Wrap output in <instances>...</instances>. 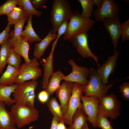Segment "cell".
I'll return each instance as SVG.
<instances>
[{"instance_id":"cell-1","label":"cell","mask_w":129,"mask_h":129,"mask_svg":"<svg viewBox=\"0 0 129 129\" xmlns=\"http://www.w3.org/2000/svg\"><path fill=\"white\" fill-rule=\"evenodd\" d=\"M73 14L70 5L67 0H54L50 15L53 33H56L64 22L70 20Z\"/></svg>"},{"instance_id":"cell-2","label":"cell","mask_w":129,"mask_h":129,"mask_svg":"<svg viewBox=\"0 0 129 129\" xmlns=\"http://www.w3.org/2000/svg\"><path fill=\"white\" fill-rule=\"evenodd\" d=\"M36 80L25 81L17 85L13 93V99L16 103L34 107L35 90L38 86Z\"/></svg>"},{"instance_id":"cell-3","label":"cell","mask_w":129,"mask_h":129,"mask_svg":"<svg viewBox=\"0 0 129 129\" xmlns=\"http://www.w3.org/2000/svg\"><path fill=\"white\" fill-rule=\"evenodd\" d=\"M11 112L18 128L36 121L39 117L38 112L35 107L16 103L11 105Z\"/></svg>"},{"instance_id":"cell-4","label":"cell","mask_w":129,"mask_h":129,"mask_svg":"<svg viewBox=\"0 0 129 129\" xmlns=\"http://www.w3.org/2000/svg\"><path fill=\"white\" fill-rule=\"evenodd\" d=\"M70 20L67 29L63 37L65 40H67L70 37L76 34L82 32L88 33L95 23L90 18L82 17L78 10L73 12Z\"/></svg>"},{"instance_id":"cell-5","label":"cell","mask_w":129,"mask_h":129,"mask_svg":"<svg viewBox=\"0 0 129 129\" xmlns=\"http://www.w3.org/2000/svg\"><path fill=\"white\" fill-rule=\"evenodd\" d=\"M89 70V79L87 84L84 86L83 92L85 96H94L99 99L106 95L109 89L112 86L113 84L110 83L103 86L96 70L92 68H90Z\"/></svg>"},{"instance_id":"cell-6","label":"cell","mask_w":129,"mask_h":129,"mask_svg":"<svg viewBox=\"0 0 129 129\" xmlns=\"http://www.w3.org/2000/svg\"><path fill=\"white\" fill-rule=\"evenodd\" d=\"M38 59L34 57L31 59L30 62L21 64L15 84L18 85L27 81L36 80L42 75V70L38 67Z\"/></svg>"},{"instance_id":"cell-7","label":"cell","mask_w":129,"mask_h":129,"mask_svg":"<svg viewBox=\"0 0 129 129\" xmlns=\"http://www.w3.org/2000/svg\"><path fill=\"white\" fill-rule=\"evenodd\" d=\"M84 86L74 82L73 83L72 94L69 100L67 111L64 115V123L69 126L72 123V118L78 109H82L81 96L84 90Z\"/></svg>"},{"instance_id":"cell-8","label":"cell","mask_w":129,"mask_h":129,"mask_svg":"<svg viewBox=\"0 0 129 129\" xmlns=\"http://www.w3.org/2000/svg\"><path fill=\"white\" fill-rule=\"evenodd\" d=\"M88 33L82 32L73 35L68 39L83 58H92L97 64L98 57L91 50L88 46Z\"/></svg>"},{"instance_id":"cell-9","label":"cell","mask_w":129,"mask_h":129,"mask_svg":"<svg viewBox=\"0 0 129 129\" xmlns=\"http://www.w3.org/2000/svg\"><path fill=\"white\" fill-rule=\"evenodd\" d=\"M99 106L104 113L112 120H115L120 115L121 107L120 102L116 96L111 93L99 98Z\"/></svg>"},{"instance_id":"cell-10","label":"cell","mask_w":129,"mask_h":129,"mask_svg":"<svg viewBox=\"0 0 129 129\" xmlns=\"http://www.w3.org/2000/svg\"><path fill=\"white\" fill-rule=\"evenodd\" d=\"M82 101V110L87 116L88 121L94 128L97 127L96 119L99 110V99L94 96H81Z\"/></svg>"},{"instance_id":"cell-11","label":"cell","mask_w":129,"mask_h":129,"mask_svg":"<svg viewBox=\"0 0 129 129\" xmlns=\"http://www.w3.org/2000/svg\"><path fill=\"white\" fill-rule=\"evenodd\" d=\"M68 62L72 67V71L69 75H64L62 80L76 83L84 86L86 85L88 82L89 69L85 66H78L72 59H69Z\"/></svg>"},{"instance_id":"cell-12","label":"cell","mask_w":129,"mask_h":129,"mask_svg":"<svg viewBox=\"0 0 129 129\" xmlns=\"http://www.w3.org/2000/svg\"><path fill=\"white\" fill-rule=\"evenodd\" d=\"M119 13V6L115 1L104 0L101 6L95 9L93 14L96 21L102 22L105 18H112L118 16Z\"/></svg>"},{"instance_id":"cell-13","label":"cell","mask_w":129,"mask_h":129,"mask_svg":"<svg viewBox=\"0 0 129 129\" xmlns=\"http://www.w3.org/2000/svg\"><path fill=\"white\" fill-rule=\"evenodd\" d=\"M102 22L114 45V53L116 51L118 40L121 35V24L118 16L112 18H105Z\"/></svg>"},{"instance_id":"cell-14","label":"cell","mask_w":129,"mask_h":129,"mask_svg":"<svg viewBox=\"0 0 129 129\" xmlns=\"http://www.w3.org/2000/svg\"><path fill=\"white\" fill-rule=\"evenodd\" d=\"M119 50L114 53L113 55L109 56L107 60L101 66H99L97 72L100 77L101 82L104 86L107 85L108 79L112 74L117 64V61L119 54Z\"/></svg>"},{"instance_id":"cell-15","label":"cell","mask_w":129,"mask_h":129,"mask_svg":"<svg viewBox=\"0 0 129 129\" xmlns=\"http://www.w3.org/2000/svg\"><path fill=\"white\" fill-rule=\"evenodd\" d=\"M73 84L72 82L64 81L56 91L64 115L67 110L69 102L72 93Z\"/></svg>"},{"instance_id":"cell-16","label":"cell","mask_w":129,"mask_h":129,"mask_svg":"<svg viewBox=\"0 0 129 129\" xmlns=\"http://www.w3.org/2000/svg\"><path fill=\"white\" fill-rule=\"evenodd\" d=\"M56 44L53 42L52 44L51 50L48 56L45 58L41 59L40 62L44 70L43 81L41 83L42 87L44 89L46 87L50 77L54 73L53 56Z\"/></svg>"},{"instance_id":"cell-17","label":"cell","mask_w":129,"mask_h":129,"mask_svg":"<svg viewBox=\"0 0 129 129\" xmlns=\"http://www.w3.org/2000/svg\"><path fill=\"white\" fill-rule=\"evenodd\" d=\"M57 34L53 33L50 30L47 36L39 42L34 45L33 55L37 59L41 60L45 50L51 42L56 39Z\"/></svg>"},{"instance_id":"cell-18","label":"cell","mask_w":129,"mask_h":129,"mask_svg":"<svg viewBox=\"0 0 129 129\" xmlns=\"http://www.w3.org/2000/svg\"><path fill=\"white\" fill-rule=\"evenodd\" d=\"M11 112L6 109L5 104L0 101V129H17Z\"/></svg>"},{"instance_id":"cell-19","label":"cell","mask_w":129,"mask_h":129,"mask_svg":"<svg viewBox=\"0 0 129 129\" xmlns=\"http://www.w3.org/2000/svg\"><path fill=\"white\" fill-rule=\"evenodd\" d=\"M11 46L16 53L23 58L25 63L30 62L31 59L28 57L29 43L26 37L20 36Z\"/></svg>"},{"instance_id":"cell-20","label":"cell","mask_w":129,"mask_h":129,"mask_svg":"<svg viewBox=\"0 0 129 129\" xmlns=\"http://www.w3.org/2000/svg\"><path fill=\"white\" fill-rule=\"evenodd\" d=\"M19 69L8 64L6 69L0 77V84L11 86L15 84Z\"/></svg>"},{"instance_id":"cell-21","label":"cell","mask_w":129,"mask_h":129,"mask_svg":"<svg viewBox=\"0 0 129 129\" xmlns=\"http://www.w3.org/2000/svg\"><path fill=\"white\" fill-rule=\"evenodd\" d=\"M64 75L62 72L59 70L54 72L51 75L46 87L44 89L49 96L54 93L59 88L62 78Z\"/></svg>"},{"instance_id":"cell-22","label":"cell","mask_w":129,"mask_h":129,"mask_svg":"<svg viewBox=\"0 0 129 129\" xmlns=\"http://www.w3.org/2000/svg\"><path fill=\"white\" fill-rule=\"evenodd\" d=\"M17 85L16 84L11 86L0 84V101L4 102L5 104L8 106L12 105L15 103L10 96Z\"/></svg>"},{"instance_id":"cell-23","label":"cell","mask_w":129,"mask_h":129,"mask_svg":"<svg viewBox=\"0 0 129 129\" xmlns=\"http://www.w3.org/2000/svg\"><path fill=\"white\" fill-rule=\"evenodd\" d=\"M33 15H31L28 16L27 24L24 27L25 29L20 34L21 36L26 37L30 43L36 42H39L42 39L37 34L32 27V21Z\"/></svg>"},{"instance_id":"cell-24","label":"cell","mask_w":129,"mask_h":129,"mask_svg":"<svg viewBox=\"0 0 129 129\" xmlns=\"http://www.w3.org/2000/svg\"><path fill=\"white\" fill-rule=\"evenodd\" d=\"M88 121L87 116L82 109H78L73 116L72 123L67 129H82L85 123Z\"/></svg>"},{"instance_id":"cell-25","label":"cell","mask_w":129,"mask_h":129,"mask_svg":"<svg viewBox=\"0 0 129 129\" xmlns=\"http://www.w3.org/2000/svg\"><path fill=\"white\" fill-rule=\"evenodd\" d=\"M8 23L11 25H15L27 17L23 7L21 6H16L7 15Z\"/></svg>"},{"instance_id":"cell-26","label":"cell","mask_w":129,"mask_h":129,"mask_svg":"<svg viewBox=\"0 0 129 129\" xmlns=\"http://www.w3.org/2000/svg\"><path fill=\"white\" fill-rule=\"evenodd\" d=\"M47 106L49 111L53 115L54 117L57 118L59 122L64 121V115L56 98L52 97L48 102Z\"/></svg>"},{"instance_id":"cell-27","label":"cell","mask_w":129,"mask_h":129,"mask_svg":"<svg viewBox=\"0 0 129 129\" xmlns=\"http://www.w3.org/2000/svg\"><path fill=\"white\" fill-rule=\"evenodd\" d=\"M11 45L8 40L4 42L0 48V74H2L7 60Z\"/></svg>"},{"instance_id":"cell-28","label":"cell","mask_w":129,"mask_h":129,"mask_svg":"<svg viewBox=\"0 0 129 129\" xmlns=\"http://www.w3.org/2000/svg\"><path fill=\"white\" fill-rule=\"evenodd\" d=\"M108 118L99 106L96 119L97 127L101 129H114L112 127Z\"/></svg>"},{"instance_id":"cell-29","label":"cell","mask_w":129,"mask_h":129,"mask_svg":"<svg viewBox=\"0 0 129 129\" xmlns=\"http://www.w3.org/2000/svg\"><path fill=\"white\" fill-rule=\"evenodd\" d=\"M17 5L23 7L26 16L27 17L31 15L39 17L42 14L41 12L33 8L29 0H19Z\"/></svg>"},{"instance_id":"cell-30","label":"cell","mask_w":129,"mask_h":129,"mask_svg":"<svg viewBox=\"0 0 129 129\" xmlns=\"http://www.w3.org/2000/svg\"><path fill=\"white\" fill-rule=\"evenodd\" d=\"M81 5L82 11L80 14L83 17L90 18L92 16L94 4L92 0H78Z\"/></svg>"},{"instance_id":"cell-31","label":"cell","mask_w":129,"mask_h":129,"mask_svg":"<svg viewBox=\"0 0 129 129\" xmlns=\"http://www.w3.org/2000/svg\"><path fill=\"white\" fill-rule=\"evenodd\" d=\"M22 58L21 56L14 50L12 46L10 48L7 63L16 69L19 68L20 66Z\"/></svg>"},{"instance_id":"cell-32","label":"cell","mask_w":129,"mask_h":129,"mask_svg":"<svg viewBox=\"0 0 129 129\" xmlns=\"http://www.w3.org/2000/svg\"><path fill=\"white\" fill-rule=\"evenodd\" d=\"M28 17H26L14 25V30L12 37L8 40L12 46L13 43L15 42L20 36L21 33L22 31V29L23 25Z\"/></svg>"},{"instance_id":"cell-33","label":"cell","mask_w":129,"mask_h":129,"mask_svg":"<svg viewBox=\"0 0 129 129\" xmlns=\"http://www.w3.org/2000/svg\"><path fill=\"white\" fill-rule=\"evenodd\" d=\"M19 0H8L0 6V16L8 15L17 5Z\"/></svg>"},{"instance_id":"cell-34","label":"cell","mask_w":129,"mask_h":129,"mask_svg":"<svg viewBox=\"0 0 129 129\" xmlns=\"http://www.w3.org/2000/svg\"><path fill=\"white\" fill-rule=\"evenodd\" d=\"M122 40L124 42L129 39V20L125 21L121 24V35Z\"/></svg>"},{"instance_id":"cell-35","label":"cell","mask_w":129,"mask_h":129,"mask_svg":"<svg viewBox=\"0 0 129 129\" xmlns=\"http://www.w3.org/2000/svg\"><path fill=\"white\" fill-rule=\"evenodd\" d=\"M119 91L122 93V97L125 101L129 100V83L125 82L119 87Z\"/></svg>"},{"instance_id":"cell-36","label":"cell","mask_w":129,"mask_h":129,"mask_svg":"<svg viewBox=\"0 0 129 129\" xmlns=\"http://www.w3.org/2000/svg\"><path fill=\"white\" fill-rule=\"evenodd\" d=\"M11 25L8 23L5 29L0 33V45L6 40L8 39L11 35L9 33Z\"/></svg>"},{"instance_id":"cell-37","label":"cell","mask_w":129,"mask_h":129,"mask_svg":"<svg viewBox=\"0 0 129 129\" xmlns=\"http://www.w3.org/2000/svg\"><path fill=\"white\" fill-rule=\"evenodd\" d=\"M49 96L48 93L44 90L38 93V98L40 102L42 103H44L48 101Z\"/></svg>"},{"instance_id":"cell-38","label":"cell","mask_w":129,"mask_h":129,"mask_svg":"<svg viewBox=\"0 0 129 129\" xmlns=\"http://www.w3.org/2000/svg\"><path fill=\"white\" fill-rule=\"evenodd\" d=\"M33 8L35 10L42 7L47 1V0H30Z\"/></svg>"},{"instance_id":"cell-39","label":"cell","mask_w":129,"mask_h":129,"mask_svg":"<svg viewBox=\"0 0 129 129\" xmlns=\"http://www.w3.org/2000/svg\"><path fill=\"white\" fill-rule=\"evenodd\" d=\"M59 122L57 118L53 117L50 129H57L58 125Z\"/></svg>"},{"instance_id":"cell-40","label":"cell","mask_w":129,"mask_h":129,"mask_svg":"<svg viewBox=\"0 0 129 129\" xmlns=\"http://www.w3.org/2000/svg\"><path fill=\"white\" fill-rule=\"evenodd\" d=\"M94 4H96L98 8H100L102 5L104 0H92Z\"/></svg>"},{"instance_id":"cell-41","label":"cell","mask_w":129,"mask_h":129,"mask_svg":"<svg viewBox=\"0 0 129 129\" xmlns=\"http://www.w3.org/2000/svg\"><path fill=\"white\" fill-rule=\"evenodd\" d=\"M64 121L59 122L57 126V129H67L66 127Z\"/></svg>"},{"instance_id":"cell-42","label":"cell","mask_w":129,"mask_h":129,"mask_svg":"<svg viewBox=\"0 0 129 129\" xmlns=\"http://www.w3.org/2000/svg\"><path fill=\"white\" fill-rule=\"evenodd\" d=\"M82 129H89L88 125L86 122L85 123Z\"/></svg>"}]
</instances>
